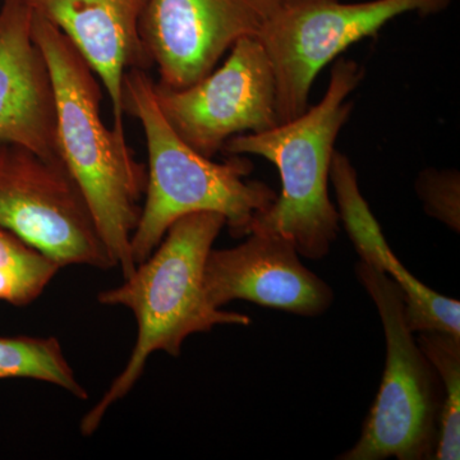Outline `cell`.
<instances>
[{"instance_id": "6", "label": "cell", "mask_w": 460, "mask_h": 460, "mask_svg": "<svg viewBox=\"0 0 460 460\" xmlns=\"http://www.w3.org/2000/svg\"><path fill=\"white\" fill-rule=\"evenodd\" d=\"M453 0H284L256 39L270 60L277 84L278 120L286 123L308 109L321 69L348 48L377 35L402 14L443 13Z\"/></svg>"}, {"instance_id": "10", "label": "cell", "mask_w": 460, "mask_h": 460, "mask_svg": "<svg viewBox=\"0 0 460 460\" xmlns=\"http://www.w3.org/2000/svg\"><path fill=\"white\" fill-rule=\"evenodd\" d=\"M205 289L217 308L248 301L299 316L325 314L334 292L299 261L292 242L274 233L251 232L238 246L211 250Z\"/></svg>"}, {"instance_id": "16", "label": "cell", "mask_w": 460, "mask_h": 460, "mask_svg": "<svg viewBox=\"0 0 460 460\" xmlns=\"http://www.w3.org/2000/svg\"><path fill=\"white\" fill-rule=\"evenodd\" d=\"M60 268L56 260L0 226V301L18 307L32 304Z\"/></svg>"}, {"instance_id": "9", "label": "cell", "mask_w": 460, "mask_h": 460, "mask_svg": "<svg viewBox=\"0 0 460 460\" xmlns=\"http://www.w3.org/2000/svg\"><path fill=\"white\" fill-rule=\"evenodd\" d=\"M284 0H144L142 44L159 84L184 89L244 38H256Z\"/></svg>"}, {"instance_id": "5", "label": "cell", "mask_w": 460, "mask_h": 460, "mask_svg": "<svg viewBox=\"0 0 460 460\" xmlns=\"http://www.w3.org/2000/svg\"><path fill=\"white\" fill-rule=\"evenodd\" d=\"M356 274L383 321L386 363L361 438L339 459H434L444 399L440 377L408 328L398 284L363 261Z\"/></svg>"}, {"instance_id": "2", "label": "cell", "mask_w": 460, "mask_h": 460, "mask_svg": "<svg viewBox=\"0 0 460 460\" xmlns=\"http://www.w3.org/2000/svg\"><path fill=\"white\" fill-rule=\"evenodd\" d=\"M226 226V217L217 213L181 217L131 277L99 293V304L123 305L132 311L137 321V339L126 367L84 414L81 434L93 435L111 407L131 392L151 354L178 357L190 335L219 325H251L252 320L246 314L215 307L206 293V259Z\"/></svg>"}, {"instance_id": "1", "label": "cell", "mask_w": 460, "mask_h": 460, "mask_svg": "<svg viewBox=\"0 0 460 460\" xmlns=\"http://www.w3.org/2000/svg\"><path fill=\"white\" fill-rule=\"evenodd\" d=\"M32 36L53 81L60 160L126 279L137 268L131 241L140 219L147 171L133 156L128 142L102 122L98 78L65 33L33 11Z\"/></svg>"}, {"instance_id": "18", "label": "cell", "mask_w": 460, "mask_h": 460, "mask_svg": "<svg viewBox=\"0 0 460 460\" xmlns=\"http://www.w3.org/2000/svg\"><path fill=\"white\" fill-rule=\"evenodd\" d=\"M123 2L133 3V4H138L142 7V3H144V0H123Z\"/></svg>"}, {"instance_id": "11", "label": "cell", "mask_w": 460, "mask_h": 460, "mask_svg": "<svg viewBox=\"0 0 460 460\" xmlns=\"http://www.w3.org/2000/svg\"><path fill=\"white\" fill-rule=\"evenodd\" d=\"M32 20L30 0H3L0 142L62 163L58 151L56 93L47 59L32 36Z\"/></svg>"}, {"instance_id": "7", "label": "cell", "mask_w": 460, "mask_h": 460, "mask_svg": "<svg viewBox=\"0 0 460 460\" xmlns=\"http://www.w3.org/2000/svg\"><path fill=\"white\" fill-rule=\"evenodd\" d=\"M0 226L62 268H117L63 163L7 142H0Z\"/></svg>"}, {"instance_id": "12", "label": "cell", "mask_w": 460, "mask_h": 460, "mask_svg": "<svg viewBox=\"0 0 460 460\" xmlns=\"http://www.w3.org/2000/svg\"><path fill=\"white\" fill-rule=\"evenodd\" d=\"M77 49L107 91L114 132L127 140L123 87L129 69H145L150 60L140 35L141 5L123 0H30Z\"/></svg>"}, {"instance_id": "17", "label": "cell", "mask_w": 460, "mask_h": 460, "mask_svg": "<svg viewBox=\"0 0 460 460\" xmlns=\"http://www.w3.org/2000/svg\"><path fill=\"white\" fill-rule=\"evenodd\" d=\"M417 195L429 217L460 230V175L456 169L428 168L416 181Z\"/></svg>"}, {"instance_id": "8", "label": "cell", "mask_w": 460, "mask_h": 460, "mask_svg": "<svg viewBox=\"0 0 460 460\" xmlns=\"http://www.w3.org/2000/svg\"><path fill=\"white\" fill-rule=\"evenodd\" d=\"M226 62L184 89L155 84L160 111L178 136L213 159L229 138L278 126L277 84L261 42H235Z\"/></svg>"}, {"instance_id": "4", "label": "cell", "mask_w": 460, "mask_h": 460, "mask_svg": "<svg viewBox=\"0 0 460 460\" xmlns=\"http://www.w3.org/2000/svg\"><path fill=\"white\" fill-rule=\"evenodd\" d=\"M363 77V66L339 58L319 104L268 131L242 133L224 145L228 155L263 157L279 172L280 196L253 220L251 232L281 235L305 259L328 255L341 230L329 195L330 166L339 133L354 108L350 93Z\"/></svg>"}, {"instance_id": "14", "label": "cell", "mask_w": 460, "mask_h": 460, "mask_svg": "<svg viewBox=\"0 0 460 460\" xmlns=\"http://www.w3.org/2000/svg\"><path fill=\"white\" fill-rule=\"evenodd\" d=\"M8 378L44 381L75 398H89L53 337L0 338V381Z\"/></svg>"}, {"instance_id": "15", "label": "cell", "mask_w": 460, "mask_h": 460, "mask_svg": "<svg viewBox=\"0 0 460 460\" xmlns=\"http://www.w3.org/2000/svg\"><path fill=\"white\" fill-rule=\"evenodd\" d=\"M417 344L438 372L443 386L438 447L434 459L460 458V337L450 332H420Z\"/></svg>"}, {"instance_id": "3", "label": "cell", "mask_w": 460, "mask_h": 460, "mask_svg": "<svg viewBox=\"0 0 460 460\" xmlns=\"http://www.w3.org/2000/svg\"><path fill=\"white\" fill-rule=\"evenodd\" d=\"M124 111L141 124L146 141V190L131 247L136 265L159 246L172 224L186 215L217 213L230 234L247 237L253 220L277 199V192L260 181L246 156L214 162L186 144L160 111L155 83L145 69H129L123 87Z\"/></svg>"}, {"instance_id": "13", "label": "cell", "mask_w": 460, "mask_h": 460, "mask_svg": "<svg viewBox=\"0 0 460 460\" xmlns=\"http://www.w3.org/2000/svg\"><path fill=\"white\" fill-rule=\"evenodd\" d=\"M330 181L337 196L339 220L361 261L385 272L401 288L411 332L414 334L438 330L460 337V302L420 283L396 259L380 224L363 198L356 168L347 155L337 150L330 166Z\"/></svg>"}]
</instances>
